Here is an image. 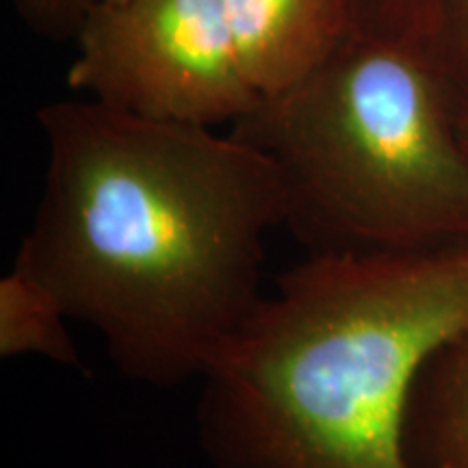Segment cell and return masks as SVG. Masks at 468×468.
Wrapping results in <instances>:
<instances>
[{"instance_id": "13", "label": "cell", "mask_w": 468, "mask_h": 468, "mask_svg": "<svg viewBox=\"0 0 468 468\" xmlns=\"http://www.w3.org/2000/svg\"><path fill=\"white\" fill-rule=\"evenodd\" d=\"M462 98H464V96H462Z\"/></svg>"}, {"instance_id": "3", "label": "cell", "mask_w": 468, "mask_h": 468, "mask_svg": "<svg viewBox=\"0 0 468 468\" xmlns=\"http://www.w3.org/2000/svg\"><path fill=\"white\" fill-rule=\"evenodd\" d=\"M455 104L423 39L351 35L230 133L273 163L282 228L306 254L442 248L468 241Z\"/></svg>"}, {"instance_id": "1", "label": "cell", "mask_w": 468, "mask_h": 468, "mask_svg": "<svg viewBox=\"0 0 468 468\" xmlns=\"http://www.w3.org/2000/svg\"><path fill=\"white\" fill-rule=\"evenodd\" d=\"M37 122L48 165L14 265L126 379L200 382L262 300L267 237L284 226L273 163L232 133L91 98L44 104Z\"/></svg>"}, {"instance_id": "9", "label": "cell", "mask_w": 468, "mask_h": 468, "mask_svg": "<svg viewBox=\"0 0 468 468\" xmlns=\"http://www.w3.org/2000/svg\"><path fill=\"white\" fill-rule=\"evenodd\" d=\"M430 46L452 80L455 96H468V0H438Z\"/></svg>"}, {"instance_id": "8", "label": "cell", "mask_w": 468, "mask_h": 468, "mask_svg": "<svg viewBox=\"0 0 468 468\" xmlns=\"http://www.w3.org/2000/svg\"><path fill=\"white\" fill-rule=\"evenodd\" d=\"M354 35L412 37L431 42L438 0H351Z\"/></svg>"}, {"instance_id": "6", "label": "cell", "mask_w": 468, "mask_h": 468, "mask_svg": "<svg viewBox=\"0 0 468 468\" xmlns=\"http://www.w3.org/2000/svg\"><path fill=\"white\" fill-rule=\"evenodd\" d=\"M401 447L408 468H468V324L419 368Z\"/></svg>"}, {"instance_id": "11", "label": "cell", "mask_w": 468, "mask_h": 468, "mask_svg": "<svg viewBox=\"0 0 468 468\" xmlns=\"http://www.w3.org/2000/svg\"><path fill=\"white\" fill-rule=\"evenodd\" d=\"M455 126H458L460 142L468 152V96L458 98V104H455Z\"/></svg>"}, {"instance_id": "2", "label": "cell", "mask_w": 468, "mask_h": 468, "mask_svg": "<svg viewBox=\"0 0 468 468\" xmlns=\"http://www.w3.org/2000/svg\"><path fill=\"white\" fill-rule=\"evenodd\" d=\"M468 324V241L306 254L200 378L213 468H408L419 368Z\"/></svg>"}, {"instance_id": "10", "label": "cell", "mask_w": 468, "mask_h": 468, "mask_svg": "<svg viewBox=\"0 0 468 468\" xmlns=\"http://www.w3.org/2000/svg\"><path fill=\"white\" fill-rule=\"evenodd\" d=\"M17 14L44 37H74L91 0H14Z\"/></svg>"}, {"instance_id": "4", "label": "cell", "mask_w": 468, "mask_h": 468, "mask_svg": "<svg viewBox=\"0 0 468 468\" xmlns=\"http://www.w3.org/2000/svg\"><path fill=\"white\" fill-rule=\"evenodd\" d=\"M68 85L139 117L218 128L262 98L243 72L226 0L91 3Z\"/></svg>"}, {"instance_id": "12", "label": "cell", "mask_w": 468, "mask_h": 468, "mask_svg": "<svg viewBox=\"0 0 468 468\" xmlns=\"http://www.w3.org/2000/svg\"><path fill=\"white\" fill-rule=\"evenodd\" d=\"M91 3H117V0H91Z\"/></svg>"}, {"instance_id": "7", "label": "cell", "mask_w": 468, "mask_h": 468, "mask_svg": "<svg viewBox=\"0 0 468 468\" xmlns=\"http://www.w3.org/2000/svg\"><path fill=\"white\" fill-rule=\"evenodd\" d=\"M69 317L52 292L28 273L11 267L0 280V356H37L85 371L79 345L69 336Z\"/></svg>"}, {"instance_id": "5", "label": "cell", "mask_w": 468, "mask_h": 468, "mask_svg": "<svg viewBox=\"0 0 468 468\" xmlns=\"http://www.w3.org/2000/svg\"><path fill=\"white\" fill-rule=\"evenodd\" d=\"M226 11L261 98L300 83L354 35L351 0H226Z\"/></svg>"}]
</instances>
